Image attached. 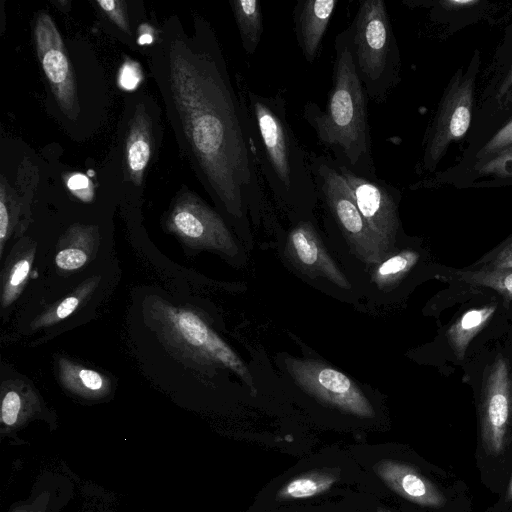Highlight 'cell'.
Instances as JSON below:
<instances>
[{
	"instance_id": "cell-1",
	"label": "cell",
	"mask_w": 512,
	"mask_h": 512,
	"mask_svg": "<svg viewBox=\"0 0 512 512\" xmlns=\"http://www.w3.org/2000/svg\"><path fill=\"white\" fill-rule=\"evenodd\" d=\"M181 150L205 190L233 220L262 204L260 173L247 114L211 24L195 17L192 32L171 19L150 55Z\"/></svg>"
},
{
	"instance_id": "cell-2",
	"label": "cell",
	"mask_w": 512,
	"mask_h": 512,
	"mask_svg": "<svg viewBox=\"0 0 512 512\" xmlns=\"http://www.w3.org/2000/svg\"><path fill=\"white\" fill-rule=\"evenodd\" d=\"M258 171L275 199L287 209L307 214L318 200L309 153L287 118L285 97L262 95L238 78Z\"/></svg>"
},
{
	"instance_id": "cell-3",
	"label": "cell",
	"mask_w": 512,
	"mask_h": 512,
	"mask_svg": "<svg viewBox=\"0 0 512 512\" xmlns=\"http://www.w3.org/2000/svg\"><path fill=\"white\" fill-rule=\"evenodd\" d=\"M351 25L334 41L332 86L324 109L312 101L303 117L335 162L355 174L376 176L368 121V94L359 77L353 55Z\"/></svg>"
},
{
	"instance_id": "cell-4",
	"label": "cell",
	"mask_w": 512,
	"mask_h": 512,
	"mask_svg": "<svg viewBox=\"0 0 512 512\" xmlns=\"http://www.w3.org/2000/svg\"><path fill=\"white\" fill-rule=\"evenodd\" d=\"M355 65L369 99L383 103L396 84L399 53L384 0H363L351 22Z\"/></svg>"
},
{
	"instance_id": "cell-5",
	"label": "cell",
	"mask_w": 512,
	"mask_h": 512,
	"mask_svg": "<svg viewBox=\"0 0 512 512\" xmlns=\"http://www.w3.org/2000/svg\"><path fill=\"white\" fill-rule=\"evenodd\" d=\"M153 319L166 346L194 364L225 367L249 386L252 378L236 353L192 310L158 302Z\"/></svg>"
},
{
	"instance_id": "cell-6",
	"label": "cell",
	"mask_w": 512,
	"mask_h": 512,
	"mask_svg": "<svg viewBox=\"0 0 512 512\" xmlns=\"http://www.w3.org/2000/svg\"><path fill=\"white\" fill-rule=\"evenodd\" d=\"M318 199L326 207L357 257L367 264H378L389 251L360 213L338 164L328 155L309 153Z\"/></svg>"
},
{
	"instance_id": "cell-7",
	"label": "cell",
	"mask_w": 512,
	"mask_h": 512,
	"mask_svg": "<svg viewBox=\"0 0 512 512\" xmlns=\"http://www.w3.org/2000/svg\"><path fill=\"white\" fill-rule=\"evenodd\" d=\"M475 65L458 71L450 80L427 130L422 168L433 170L452 141L462 138L471 122L475 87Z\"/></svg>"
},
{
	"instance_id": "cell-8",
	"label": "cell",
	"mask_w": 512,
	"mask_h": 512,
	"mask_svg": "<svg viewBox=\"0 0 512 512\" xmlns=\"http://www.w3.org/2000/svg\"><path fill=\"white\" fill-rule=\"evenodd\" d=\"M287 369L304 392L323 404L359 418L375 416L373 405L358 385L334 367L312 359H290Z\"/></svg>"
},
{
	"instance_id": "cell-9",
	"label": "cell",
	"mask_w": 512,
	"mask_h": 512,
	"mask_svg": "<svg viewBox=\"0 0 512 512\" xmlns=\"http://www.w3.org/2000/svg\"><path fill=\"white\" fill-rule=\"evenodd\" d=\"M167 228L195 249L235 256L238 246L222 216L192 192L181 193L167 218Z\"/></svg>"
},
{
	"instance_id": "cell-10",
	"label": "cell",
	"mask_w": 512,
	"mask_h": 512,
	"mask_svg": "<svg viewBox=\"0 0 512 512\" xmlns=\"http://www.w3.org/2000/svg\"><path fill=\"white\" fill-rule=\"evenodd\" d=\"M511 422L512 381L506 360L498 357L485 373L479 410L480 435L488 455L503 452Z\"/></svg>"
},
{
	"instance_id": "cell-11",
	"label": "cell",
	"mask_w": 512,
	"mask_h": 512,
	"mask_svg": "<svg viewBox=\"0 0 512 512\" xmlns=\"http://www.w3.org/2000/svg\"><path fill=\"white\" fill-rule=\"evenodd\" d=\"M34 42L42 70L60 110L76 119L79 104L75 79L63 39L49 14L40 12L34 23Z\"/></svg>"
},
{
	"instance_id": "cell-12",
	"label": "cell",
	"mask_w": 512,
	"mask_h": 512,
	"mask_svg": "<svg viewBox=\"0 0 512 512\" xmlns=\"http://www.w3.org/2000/svg\"><path fill=\"white\" fill-rule=\"evenodd\" d=\"M355 203L369 227L390 252L400 228L398 191L377 176L355 174L338 165Z\"/></svg>"
},
{
	"instance_id": "cell-13",
	"label": "cell",
	"mask_w": 512,
	"mask_h": 512,
	"mask_svg": "<svg viewBox=\"0 0 512 512\" xmlns=\"http://www.w3.org/2000/svg\"><path fill=\"white\" fill-rule=\"evenodd\" d=\"M286 251L304 273L324 278L345 290L351 288L349 280L326 251L310 220L299 219L291 227L287 235Z\"/></svg>"
},
{
	"instance_id": "cell-14",
	"label": "cell",
	"mask_w": 512,
	"mask_h": 512,
	"mask_svg": "<svg viewBox=\"0 0 512 512\" xmlns=\"http://www.w3.org/2000/svg\"><path fill=\"white\" fill-rule=\"evenodd\" d=\"M375 474L396 494L417 505L440 508L446 503L442 491L408 463L382 459L373 466Z\"/></svg>"
},
{
	"instance_id": "cell-15",
	"label": "cell",
	"mask_w": 512,
	"mask_h": 512,
	"mask_svg": "<svg viewBox=\"0 0 512 512\" xmlns=\"http://www.w3.org/2000/svg\"><path fill=\"white\" fill-rule=\"evenodd\" d=\"M338 0H298L292 12L298 46L307 63L318 58Z\"/></svg>"
},
{
	"instance_id": "cell-16",
	"label": "cell",
	"mask_w": 512,
	"mask_h": 512,
	"mask_svg": "<svg viewBox=\"0 0 512 512\" xmlns=\"http://www.w3.org/2000/svg\"><path fill=\"white\" fill-rule=\"evenodd\" d=\"M152 154V130L143 111L135 113L127 132L125 161L128 176L135 185L143 181L144 172Z\"/></svg>"
},
{
	"instance_id": "cell-17",
	"label": "cell",
	"mask_w": 512,
	"mask_h": 512,
	"mask_svg": "<svg viewBox=\"0 0 512 512\" xmlns=\"http://www.w3.org/2000/svg\"><path fill=\"white\" fill-rule=\"evenodd\" d=\"M98 244V235L94 227L74 225L60 240L55 255L56 266L71 272L84 267L93 255Z\"/></svg>"
},
{
	"instance_id": "cell-18",
	"label": "cell",
	"mask_w": 512,
	"mask_h": 512,
	"mask_svg": "<svg viewBox=\"0 0 512 512\" xmlns=\"http://www.w3.org/2000/svg\"><path fill=\"white\" fill-rule=\"evenodd\" d=\"M58 377L65 389L85 398L104 397L111 390V381L104 374L66 358L58 360Z\"/></svg>"
},
{
	"instance_id": "cell-19",
	"label": "cell",
	"mask_w": 512,
	"mask_h": 512,
	"mask_svg": "<svg viewBox=\"0 0 512 512\" xmlns=\"http://www.w3.org/2000/svg\"><path fill=\"white\" fill-rule=\"evenodd\" d=\"M339 468H316L301 473L286 482L277 492L276 499L296 500L320 495L339 480Z\"/></svg>"
},
{
	"instance_id": "cell-20",
	"label": "cell",
	"mask_w": 512,
	"mask_h": 512,
	"mask_svg": "<svg viewBox=\"0 0 512 512\" xmlns=\"http://www.w3.org/2000/svg\"><path fill=\"white\" fill-rule=\"evenodd\" d=\"M229 3L243 50L247 56H253L264 29L261 3L257 0H231Z\"/></svg>"
},
{
	"instance_id": "cell-21",
	"label": "cell",
	"mask_w": 512,
	"mask_h": 512,
	"mask_svg": "<svg viewBox=\"0 0 512 512\" xmlns=\"http://www.w3.org/2000/svg\"><path fill=\"white\" fill-rule=\"evenodd\" d=\"M495 310L494 305L468 310L449 328V343L459 359L464 357L470 342L487 324Z\"/></svg>"
},
{
	"instance_id": "cell-22",
	"label": "cell",
	"mask_w": 512,
	"mask_h": 512,
	"mask_svg": "<svg viewBox=\"0 0 512 512\" xmlns=\"http://www.w3.org/2000/svg\"><path fill=\"white\" fill-rule=\"evenodd\" d=\"M35 401L33 391L21 381H7L2 385L1 422L15 426L28 413Z\"/></svg>"
},
{
	"instance_id": "cell-23",
	"label": "cell",
	"mask_w": 512,
	"mask_h": 512,
	"mask_svg": "<svg viewBox=\"0 0 512 512\" xmlns=\"http://www.w3.org/2000/svg\"><path fill=\"white\" fill-rule=\"evenodd\" d=\"M34 253V248L20 253L4 270L1 293L3 308L10 306L22 292L31 272Z\"/></svg>"
},
{
	"instance_id": "cell-24",
	"label": "cell",
	"mask_w": 512,
	"mask_h": 512,
	"mask_svg": "<svg viewBox=\"0 0 512 512\" xmlns=\"http://www.w3.org/2000/svg\"><path fill=\"white\" fill-rule=\"evenodd\" d=\"M99 278L92 277L83 282L70 295L57 302L32 322L33 329L52 326L69 317L79 305L92 293L97 286Z\"/></svg>"
},
{
	"instance_id": "cell-25",
	"label": "cell",
	"mask_w": 512,
	"mask_h": 512,
	"mask_svg": "<svg viewBox=\"0 0 512 512\" xmlns=\"http://www.w3.org/2000/svg\"><path fill=\"white\" fill-rule=\"evenodd\" d=\"M418 254L411 250H404L392 256H387L376 264L372 280L379 288H386L396 284L416 264Z\"/></svg>"
},
{
	"instance_id": "cell-26",
	"label": "cell",
	"mask_w": 512,
	"mask_h": 512,
	"mask_svg": "<svg viewBox=\"0 0 512 512\" xmlns=\"http://www.w3.org/2000/svg\"><path fill=\"white\" fill-rule=\"evenodd\" d=\"M456 275L460 280L470 285L488 287L508 298H512V268L482 267L478 270L458 271Z\"/></svg>"
},
{
	"instance_id": "cell-27",
	"label": "cell",
	"mask_w": 512,
	"mask_h": 512,
	"mask_svg": "<svg viewBox=\"0 0 512 512\" xmlns=\"http://www.w3.org/2000/svg\"><path fill=\"white\" fill-rule=\"evenodd\" d=\"M476 168L484 175L512 177V146L480 160Z\"/></svg>"
},
{
	"instance_id": "cell-28",
	"label": "cell",
	"mask_w": 512,
	"mask_h": 512,
	"mask_svg": "<svg viewBox=\"0 0 512 512\" xmlns=\"http://www.w3.org/2000/svg\"><path fill=\"white\" fill-rule=\"evenodd\" d=\"M512 146V118L503 125L483 146L479 152L480 160Z\"/></svg>"
},
{
	"instance_id": "cell-29",
	"label": "cell",
	"mask_w": 512,
	"mask_h": 512,
	"mask_svg": "<svg viewBox=\"0 0 512 512\" xmlns=\"http://www.w3.org/2000/svg\"><path fill=\"white\" fill-rule=\"evenodd\" d=\"M97 4L115 25H117L122 31L130 34L131 30L126 16L124 2L101 0L97 1Z\"/></svg>"
},
{
	"instance_id": "cell-30",
	"label": "cell",
	"mask_w": 512,
	"mask_h": 512,
	"mask_svg": "<svg viewBox=\"0 0 512 512\" xmlns=\"http://www.w3.org/2000/svg\"><path fill=\"white\" fill-rule=\"evenodd\" d=\"M11 230V214L8 203V194L4 183L0 189V256L3 255L4 246L9 238Z\"/></svg>"
},
{
	"instance_id": "cell-31",
	"label": "cell",
	"mask_w": 512,
	"mask_h": 512,
	"mask_svg": "<svg viewBox=\"0 0 512 512\" xmlns=\"http://www.w3.org/2000/svg\"><path fill=\"white\" fill-rule=\"evenodd\" d=\"M484 268L509 269L512 268V239L500 247L496 253L484 261Z\"/></svg>"
},
{
	"instance_id": "cell-32",
	"label": "cell",
	"mask_w": 512,
	"mask_h": 512,
	"mask_svg": "<svg viewBox=\"0 0 512 512\" xmlns=\"http://www.w3.org/2000/svg\"><path fill=\"white\" fill-rule=\"evenodd\" d=\"M141 80V73L138 65L127 61L120 69L119 84L124 89L135 88Z\"/></svg>"
},
{
	"instance_id": "cell-33",
	"label": "cell",
	"mask_w": 512,
	"mask_h": 512,
	"mask_svg": "<svg viewBox=\"0 0 512 512\" xmlns=\"http://www.w3.org/2000/svg\"><path fill=\"white\" fill-rule=\"evenodd\" d=\"M496 98L499 104H505L512 98V59L498 85Z\"/></svg>"
},
{
	"instance_id": "cell-34",
	"label": "cell",
	"mask_w": 512,
	"mask_h": 512,
	"mask_svg": "<svg viewBox=\"0 0 512 512\" xmlns=\"http://www.w3.org/2000/svg\"><path fill=\"white\" fill-rule=\"evenodd\" d=\"M69 183H70L71 190L79 191V190L84 189V187L87 186L88 180L83 175H80V176L72 177L70 179Z\"/></svg>"
},
{
	"instance_id": "cell-35",
	"label": "cell",
	"mask_w": 512,
	"mask_h": 512,
	"mask_svg": "<svg viewBox=\"0 0 512 512\" xmlns=\"http://www.w3.org/2000/svg\"><path fill=\"white\" fill-rule=\"evenodd\" d=\"M506 498L508 501H512V475L508 484Z\"/></svg>"
}]
</instances>
